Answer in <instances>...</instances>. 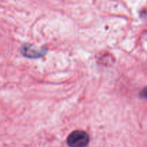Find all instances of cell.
Returning <instances> with one entry per match:
<instances>
[{"label": "cell", "instance_id": "obj_1", "mask_svg": "<svg viewBox=\"0 0 147 147\" xmlns=\"http://www.w3.org/2000/svg\"><path fill=\"white\" fill-rule=\"evenodd\" d=\"M90 142L89 135L82 130L72 132L67 139V144L70 147H86Z\"/></svg>", "mask_w": 147, "mask_h": 147}, {"label": "cell", "instance_id": "obj_2", "mask_svg": "<svg viewBox=\"0 0 147 147\" xmlns=\"http://www.w3.org/2000/svg\"><path fill=\"white\" fill-rule=\"evenodd\" d=\"M22 53L26 57H41L45 53L44 50H39L37 49H32L31 46L26 45L23 47Z\"/></svg>", "mask_w": 147, "mask_h": 147}, {"label": "cell", "instance_id": "obj_3", "mask_svg": "<svg viewBox=\"0 0 147 147\" xmlns=\"http://www.w3.org/2000/svg\"><path fill=\"white\" fill-rule=\"evenodd\" d=\"M140 96L141 97L147 99V86L146 87H145L144 88L142 89V90L140 93Z\"/></svg>", "mask_w": 147, "mask_h": 147}]
</instances>
